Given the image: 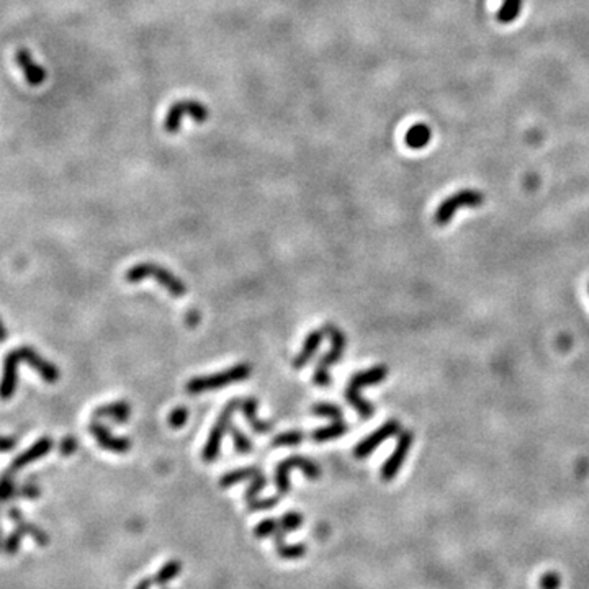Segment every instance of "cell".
Returning <instances> with one entry per match:
<instances>
[{"label": "cell", "mask_w": 589, "mask_h": 589, "mask_svg": "<svg viewBox=\"0 0 589 589\" xmlns=\"http://www.w3.org/2000/svg\"><path fill=\"white\" fill-rule=\"evenodd\" d=\"M257 473H259V468L252 467V468H239V470H233L229 473H226L224 476H221L219 480V486L221 488H229L236 485V483L243 481V480H252Z\"/></svg>", "instance_id": "cell-22"}, {"label": "cell", "mask_w": 589, "mask_h": 589, "mask_svg": "<svg viewBox=\"0 0 589 589\" xmlns=\"http://www.w3.org/2000/svg\"><path fill=\"white\" fill-rule=\"evenodd\" d=\"M277 554L282 556V559L285 560H294V559H299V556H303L307 554V545L303 544H297V545H287L283 544L280 547H277Z\"/></svg>", "instance_id": "cell-28"}, {"label": "cell", "mask_w": 589, "mask_h": 589, "mask_svg": "<svg viewBox=\"0 0 589 589\" xmlns=\"http://www.w3.org/2000/svg\"><path fill=\"white\" fill-rule=\"evenodd\" d=\"M5 339H7V329H5L4 321L0 319V343H4Z\"/></svg>", "instance_id": "cell-38"}, {"label": "cell", "mask_w": 589, "mask_h": 589, "mask_svg": "<svg viewBox=\"0 0 589 589\" xmlns=\"http://www.w3.org/2000/svg\"><path fill=\"white\" fill-rule=\"evenodd\" d=\"M20 357L17 354V349L10 350L4 359V370H2V380H0V399L7 401L15 394L18 382V364Z\"/></svg>", "instance_id": "cell-12"}, {"label": "cell", "mask_w": 589, "mask_h": 589, "mask_svg": "<svg viewBox=\"0 0 589 589\" xmlns=\"http://www.w3.org/2000/svg\"><path fill=\"white\" fill-rule=\"evenodd\" d=\"M187 419H188V409L185 406H178L169 414V425H172L173 429H181L182 425H185Z\"/></svg>", "instance_id": "cell-33"}, {"label": "cell", "mask_w": 589, "mask_h": 589, "mask_svg": "<svg viewBox=\"0 0 589 589\" xmlns=\"http://www.w3.org/2000/svg\"><path fill=\"white\" fill-rule=\"evenodd\" d=\"M241 404L239 399H233V401H229L226 404L223 411H221L219 418L217 421V424L213 425V429L210 430V435L207 439V444H205V449H203V460L210 464V462H215L217 460V457L219 454V445H221V440L228 433L229 428H231V419H233V414L236 411V408H238Z\"/></svg>", "instance_id": "cell-7"}, {"label": "cell", "mask_w": 589, "mask_h": 589, "mask_svg": "<svg viewBox=\"0 0 589 589\" xmlns=\"http://www.w3.org/2000/svg\"><path fill=\"white\" fill-rule=\"evenodd\" d=\"M241 404H243V406H241V411H243L246 421L251 424V428L254 429L256 434L270 433L272 424L265 423V421H262L259 419V416H257V399L256 398L246 399V401H243Z\"/></svg>", "instance_id": "cell-18"}, {"label": "cell", "mask_w": 589, "mask_h": 589, "mask_svg": "<svg viewBox=\"0 0 589 589\" xmlns=\"http://www.w3.org/2000/svg\"><path fill=\"white\" fill-rule=\"evenodd\" d=\"M40 493H41L40 488L36 486V485H33V483H28V485H25L22 488V491H20V494H23V496L30 498V499H35L36 496H38Z\"/></svg>", "instance_id": "cell-36"}, {"label": "cell", "mask_w": 589, "mask_h": 589, "mask_svg": "<svg viewBox=\"0 0 589 589\" xmlns=\"http://www.w3.org/2000/svg\"><path fill=\"white\" fill-rule=\"evenodd\" d=\"M15 493V481L12 478V471H7L0 478V501H7Z\"/></svg>", "instance_id": "cell-30"}, {"label": "cell", "mask_w": 589, "mask_h": 589, "mask_svg": "<svg viewBox=\"0 0 589 589\" xmlns=\"http://www.w3.org/2000/svg\"><path fill=\"white\" fill-rule=\"evenodd\" d=\"M345 433H347V425L344 424V421H333V424L314 430V433L311 434V439L316 442H326V440L338 439L341 438V435H344Z\"/></svg>", "instance_id": "cell-20"}, {"label": "cell", "mask_w": 589, "mask_h": 589, "mask_svg": "<svg viewBox=\"0 0 589 589\" xmlns=\"http://www.w3.org/2000/svg\"><path fill=\"white\" fill-rule=\"evenodd\" d=\"M152 583H154L152 580H143L138 586H136V589H151Z\"/></svg>", "instance_id": "cell-39"}, {"label": "cell", "mask_w": 589, "mask_h": 589, "mask_svg": "<svg viewBox=\"0 0 589 589\" xmlns=\"http://www.w3.org/2000/svg\"><path fill=\"white\" fill-rule=\"evenodd\" d=\"M181 571H182L181 561H178V560L167 561V564L162 566L159 571H157V575L154 578V583L157 586L166 588V585H169L171 581H173L178 575H181Z\"/></svg>", "instance_id": "cell-21"}, {"label": "cell", "mask_w": 589, "mask_h": 589, "mask_svg": "<svg viewBox=\"0 0 589 589\" xmlns=\"http://www.w3.org/2000/svg\"><path fill=\"white\" fill-rule=\"evenodd\" d=\"M77 450V442H76V439L74 438H66V439H62V442H61V445H59V452H61V455H66V457H69V455H72L74 452Z\"/></svg>", "instance_id": "cell-35"}, {"label": "cell", "mask_w": 589, "mask_h": 589, "mask_svg": "<svg viewBox=\"0 0 589 589\" xmlns=\"http://www.w3.org/2000/svg\"><path fill=\"white\" fill-rule=\"evenodd\" d=\"M15 445H17V439H13V438H2V435H0V452L12 450Z\"/></svg>", "instance_id": "cell-37"}, {"label": "cell", "mask_w": 589, "mask_h": 589, "mask_svg": "<svg viewBox=\"0 0 589 589\" xmlns=\"http://www.w3.org/2000/svg\"><path fill=\"white\" fill-rule=\"evenodd\" d=\"M293 468H299L309 480H316V478L321 476V468L318 467V464H314V462L307 459V457H288V459L278 464L275 471V485L278 490V496H283V494L290 491V471Z\"/></svg>", "instance_id": "cell-6"}, {"label": "cell", "mask_w": 589, "mask_h": 589, "mask_svg": "<svg viewBox=\"0 0 589 589\" xmlns=\"http://www.w3.org/2000/svg\"><path fill=\"white\" fill-rule=\"evenodd\" d=\"M324 333L331 338V350L319 360L316 370L313 373V383L318 387H328L331 385V367L343 359V354L345 350V336L339 328L334 324H326Z\"/></svg>", "instance_id": "cell-4"}, {"label": "cell", "mask_w": 589, "mask_h": 589, "mask_svg": "<svg viewBox=\"0 0 589 589\" xmlns=\"http://www.w3.org/2000/svg\"><path fill=\"white\" fill-rule=\"evenodd\" d=\"M265 483H267V478L264 475H262V471L257 473V475L251 480L249 488H247V490H246V499H247V501H251V499L257 498V494H259L265 488Z\"/></svg>", "instance_id": "cell-31"}, {"label": "cell", "mask_w": 589, "mask_h": 589, "mask_svg": "<svg viewBox=\"0 0 589 589\" xmlns=\"http://www.w3.org/2000/svg\"><path fill=\"white\" fill-rule=\"evenodd\" d=\"M399 433H401V424H399L396 419H390L388 423L383 424L382 428H378L375 433H372L368 438L360 440L359 445L354 449V455L357 459H365V457L370 455L378 445L383 444L387 439L394 438V435H398Z\"/></svg>", "instance_id": "cell-10"}, {"label": "cell", "mask_w": 589, "mask_h": 589, "mask_svg": "<svg viewBox=\"0 0 589 589\" xmlns=\"http://www.w3.org/2000/svg\"><path fill=\"white\" fill-rule=\"evenodd\" d=\"M17 354L20 360L26 362L33 370L38 372L46 383H56L59 380V370H57L56 365L45 360L35 349H31V347H18Z\"/></svg>", "instance_id": "cell-11"}, {"label": "cell", "mask_w": 589, "mask_h": 589, "mask_svg": "<svg viewBox=\"0 0 589 589\" xmlns=\"http://www.w3.org/2000/svg\"><path fill=\"white\" fill-rule=\"evenodd\" d=\"M251 372H252L251 365L239 364V365L228 368V370H224V372L213 373V375L192 378V380L187 383L185 388L190 394H200L208 390L210 391L218 390V388L229 387V385H233V383L244 382L246 378L251 375Z\"/></svg>", "instance_id": "cell-3"}, {"label": "cell", "mask_w": 589, "mask_h": 589, "mask_svg": "<svg viewBox=\"0 0 589 589\" xmlns=\"http://www.w3.org/2000/svg\"><path fill=\"white\" fill-rule=\"evenodd\" d=\"M323 336H324V331H313V333H309V336L303 344V349L299 350L297 359L293 360V367L297 368V370L298 368H303L309 360L313 359L314 354H316L319 349L321 343H323Z\"/></svg>", "instance_id": "cell-17"}, {"label": "cell", "mask_w": 589, "mask_h": 589, "mask_svg": "<svg viewBox=\"0 0 589 589\" xmlns=\"http://www.w3.org/2000/svg\"><path fill=\"white\" fill-rule=\"evenodd\" d=\"M313 414H316V416L321 418H328V419H333V421H343V409L339 406H336V404H331V403H319L316 406H313Z\"/></svg>", "instance_id": "cell-24"}, {"label": "cell", "mask_w": 589, "mask_h": 589, "mask_svg": "<svg viewBox=\"0 0 589 589\" xmlns=\"http://www.w3.org/2000/svg\"><path fill=\"white\" fill-rule=\"evenodd\" d=\"M524 0H503L501 7H499L496 18L501 23H511L519 17L520 8H522Z\"/></svg>", "instance_id": "cell-23"}, {"label": "cell", "mask_w": 589, "mask_h": 589, "mask_svg": "<svg viewBox=\"0 0 589 589\" xmlns=\"http://www.w3.org/2000/svg\"><path fill=\"white\" fill-rule=\"evenodd\" d=\"M278 527H280V520L265 519L254 529V534L257 539H267V537H272L273 532H275Z\"/></svg>", "instance_id": "cell-29"}, {"label": "cell", "mask_w": 589, "mask_h": 589, "mask_svg": "<svg viewBox=\"0 0 589 589\" xmlns=\"http://www.w3.org/2000/svg\"><path fill=\"white\" fill-rule=\"evenodd\" d=\"M430 138H433V131H430L429 126L419 123L408 130L406 144L411 147V149H421V147H425L429 144Z\"/></svg>", "instance_id": "cell-19"}, {"label": "cell", "mask_w": 589, "mask_h": 589, "mask_svg": "<svg viewBox=\"0 0 589 589\" xmlns=\"http://www.w3.org/2000/svg\"><path fill=\"white\" fill-rule=\"evenodd\" d=\"M15 61L20 69H22L25 81L30 84L31 87H38L41 84H45L46 77H48V72L41 64H38L31 56V52L25 48H20L15 55Z\"/></svg>", "instance_id": "cell-14"}, {"label": "cell", "mask_w": 589, "mask_h": 589, "mask_svg": "<svg viewBox=\"0 0 589 589\" xmlns=\"http://www.w3.org/2000/svg\"><path fill=\"white\" fill-rule=\"evenodd\" d=\"M304 434L299 433V430H290V433H282L278 434L275 439L272 440L273 447H294L298 445L299 442H303Z\"/></svg>", "instance_id": "cell-26"}, {"label": "cell", "mask_w": 589, "mask_h": 589, "mask_svg": "<svg viewBox=\"0 0 589 589\" xmlns=\"http://www.w3.org/2000/svg\"><path fill=\"white\" fill-rule=\"evenodd\" d=\"M413 440H414V435L411 430H404V433L401 430V433H399V440L396 447H394L393 454L390 455V459L385 462V465L382 467L383 480L391 481L393 478H396L398 471L401 470L404 460H406L409 450H411Z\"/></svg>", "instance_id": "cell-9"}, {"label": "cell", "mask_w": 589, "mask_h": 589, "mask_svg": "<svg viewBox=\"0 0 589 589\" xmlns=\"http://www.w3.org/2000/svg\"><path fill=\"white\" fill-rule=\"evenodd\" d=\"M278 501H280V496H270L265 499L254 498V499H251V501H247V504H249V509L252 513H257V511H267V509L277 506Z\"/></svg>", "instance_id": "cell-32"}, {"label": "cell", "mask_w": 589, "mask_h": 589, "mask_svg": "<svg viewBox=\"0 0 589 589\" xmlns=\"http://www.w3.org/2000/svg\"><path fill=\"white\" fill-rule=\"evenodd\" d=\"M561 578L556 571H549L540 578V588L542 589H560Z\"/></svg>", "instance_id": "cell-34"}, {"label": "cell", "mask_w": 589, "mask_h": 589, "mask_svg": "<svg viewBox=\"0 0 589 589\" xmlns=\"http://www.w3.org/2000/svg\"><path fill=\"white\" fill-rule=\"evenodd\" d=\"M187 115H190L192 120H195V122L203 123L205 120L208 118V108L200 102H193V100L177 102L169 110V113H167L166 130L169 131V133H177L178 128H181L183 117H187Z\"/></svg>", "instance_id": "cell-8"}, {"label": "cell", "mask_w": 589, "mask_h": 589, "mask_svg": "<svg viewBox=\"0 0 589 589\" xmlns=\"http://www.w3.org/2000/svg\"><path fill=\"white\" fill-rule=\"evenodd\" d=\"M131 416V406L126 401H115L97 408L93 419H112L117 424H125Z\"/></svg>", "instance_id": "cell-16"}, {"label": "cell", "mask_w": 589, "mask_h": 589, "mask_svg": "<svg viewBox=\"0 0 589 589\" xmlns=\"http://www.w3.org/2000/svg\"><path fill=\"white\" fill-rule=\"evenodd\" d=\"M280 527L285 534H290L293 530H297L298 527H302L303 524V515L297 513V511H292V513H287L283 514L280 519Z\"/></svg>", "instance_id": "cell-27"}, {"label": "cell", "mask_w": 589, "mask_h": 589, "mask_svg": "<svg viewBox=\"0 0 589 589\" xmlns=\"http://www.w3.org/2000/svg\"><path fill=\"white\" fill-rule=\"evenodd\" d=\"M588 288H589V287H588Z\"/></svg>", "instance_id": "cell-40"}, {"label": "cell", "mask_w": 589, "mask_h": 589, "mask_svg": "<svg viewBox=\"0 0 589 589\" xmlns=\"http://www.w3.org/2000/svg\"><path fill=\"white\" fill-rule=\"evenodd\" d=\"M231 435H233L234 449L239 452V454H247V452H252L254 449V444L249 439V435H246L239 428H229Z\"/></svg>", "instance_id": "cell-25"}, {"label": "cell", "mask_w": 589, "mask_h": 589, "mask_svg": "<svg viewBox=\"0 0 589 589\" xmlns=\"http://www.w3.org/2000/svg\"><path fill=\"white\" fill-rule=\"evenodd\" d=\"M51 449H52V440L50 438H41L40 440H36L28 450L23 452L22 455H18L17 459L12 462V465H10V471L12 473L18 471V470H22V468H25L26 465L43 459L46 454H50Z\"/></svg>", "instance_id": "cell-15"}, {"label": "cell", "mask_w": 589, "mask_h": 589, "mask_svg": "<svg viewBox=\"0 0 589 589\" xmlns=\"http://www.w3.org/2000/svg\"><path fill=\"white\" fill-rule=\"evenodd\" d=\"M387 365H377L370 368V370L355 373V375L350 378L345 390V399L350 403L352 408L357 409V413H359L362 418H370L373 414V406L370 401H367V399L360 396V390L364 387H372L377 385V383H382L387 378Z\"/></svg>", "instance_id": "cell-1"}, {"label": "cell", "mask_w": 589, "mask_h": 589, "mask_svg": "<svg viewBox=\"0 0 589 589\" xmlns=\"http://www.w3.org/2000/svg\"><path fill=\"white\" fill-rule=\"evenodd\" d=\"M485 203V195L481 192L473 190V188H465V190L455 192L454 195L445 198L444 202L439 205V208L435 210L434 221L439 226H445L450 223V219L454 218V215L459 212L460 208H478Z\"/></svg>", "instance_id": "cell-5"}, {"label": "cell", "mask_w": 589, "mask_h": 589, "mask_svg": "<svg viewBox=\"0 0 589 589\" xmlns=\"http://www.w3.org/2000/svg\"><path fill=\"white\" fill-rule=\"evenodd\" d=\"M88 430H91V434L96 438L97 444L105 450L115 452V454H125V452L130 450L131 442L128 439L115 438V435H112V433H110V429L107 428V425L98 423L97 419L92 421V424L88 425Z\"/></svg>", "instance_id": "cell-13"}, {"label": "cell", "mask_w": 589, "mask_h": 589, "mask_svg": "<svg viewBox=\"0 0 589 589\" xmlns=\"http://www.w3.org/2000/svg\"><path fill=\"white\" fill-rule=\"evenodd\" d=\"M125 278L126 282L130 283L141 282L144 280V278H154V280L159 282L172 297H183V294L187 293V285L181 278H177L172 272L164 269V267L152 264V262H141V264L131 267V269L126 272Z\"/></svg>", "instance_id": "cell-2"}]
</instances>
